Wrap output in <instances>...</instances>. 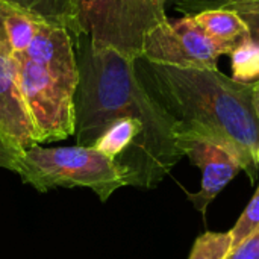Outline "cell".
<instances>
[{"instance_id": "cell-11", "label": "cell", "mask_w": 259, "mask_h": 259, "mask_svg": "<svg viewBox=\"0 0 259 259\" xmlns=\"http://www.w3.org/2000/svg\"><path fill=\"white\" fill-rule=\"evenodd\" d=\"M143 134V124L135 118H118L112 121L93 146L106 156L118 161L123 158Z\"/></svg>"}, {"instance_id": "cell-19", "label": "cell", "mask_w": 259, "mask_h": 259, "mask_svg": "<svg viewBox=\"0 0 259 259\" xmlns=\"http://www.w3.org/2000/svg\"><path fill=\"white\" fill-rule=\"evenodd\" d=\"M252 100H253V108H255V112L259 118V80H256L253 83V88H252Z\"/></svg>"}, {"instance_id": "cell-2", "label": "cell", "mask_w": 259, "mask_h": 259, "mask_svg": "<svg viewBox=\"0 0 259 259\" xmlns=\"http://www.w3.org/2000/svg\"><path fill=\"white\" fill-rule=\"evenodd\" d=\"M137 73L182 135L206 138L240 161L252 181L258 175L259 118L253 108V83H241L219 68L176 67L135 61Z\"/></svg>"}, {"instance_id": "cell-7", "label": "cell", "mask_w": 259, "mask_h": 259, "mask_svg": "<svg viewBox=\"0 0 259 259\" xmlns=\"http://www.w3.org/2000/svg\"><path fill=\"white\" fill-rule=\"evenodd\" d=\"M0 140L15 155L38 144L17 77L12 49L0 14Z\"/></svg>"}, {"instance_id": "cell-12", "label": "cell", "mask_w": 259, "mask_h": 259, "mask_svg": "<svg viewBox=\"0 0 259 259\" xmlns=\"http://www.w3.org/2000/svg\"><path fill=\"white\" fill-rule=\"evenodd\" d=\"M0 14L12 53L24 52L36 33L38 21L2 0H0Z\"/></svg>"}, {"instance_id": "cell-15", "label": "cell", "mask_w": 259, "mask_h": 259, "mask_svg": "<svg viewBox=\"0 0 259 259\" xmlns=\"http://www.w3.org/2000/svg\"><path fill=\"white\" fill-rule=\"evenodd\" d=\"M259 229V185L256 193L253 194L252 200L246 206L244 212L237 220L235 226L229 231L232 237V249H237L244 240H247L250 235H253Z\"/></svg>"}, {"instance_id": "cell-4", "label": "cell", "mask_w": 259, "mask_h": 259, "mask_svg": "<svg viewBox=\"0 0 259 259\" xmlns=\"http://www.w3.org/2000/svg\"><path fill=\"white\" fill-rule=\"evenodd\" d=\"M17 173L41 193L58 187H82L93 190L102 202L127 187V171L121 164L83 146L44 149L36 144L20 156Z\"/></svg>"}, {"instance_id": "cell-9", "label": "cell", "mask_w": 259, "mask_h": 259, "mask_svg": "<svg viewBox=\"0 0 259 259\" xmlns=\"http://www.w3.org/2000/svg\"><path fill=\"white\" fill-rule=\"evenodd\" d=\"M193 18L211 39L226 47L229 53L238 42L250 36L244 20L231 9L205 11L194 15Z\"/></svg>"}, {"instance_id": "cell-17", "label": "cell", "mask_w": 259, "mask_h": 259, "mask_svg": "<svg viewBox=\"0 0 259 259\" xmlns=\"http://www.w3.org/2000/svg\"><path fill=\"white\" fill-rule=\"evenodd\" d=\"M228 259H259V229L234 249Z\"/></svg>"}, {"instance_id": "cell-8", "label": "cell", "mask_w": 259, "mask_h": 259, "mask_svg": "<svg viewBox=\"0 0 259 259\" xmlns=\"http://www.w3.org/2000/svg\"><path fill=\"white\" fill-rule=\"evenodd\" d=\"M179 143L184 156H188L191 164L202 171L200 190L197 193H187V197L199 212L205 214L211 202L243 171V167L234 153L206 138L182 135Z\"/></svg>"}, {"instance_id": "cell-16", "label": "cell", "mask_w": 259, "mask_h": 259, "mask_svg": "<svg viewBox=\"0 0 259 259\" xmlns=\"http://www.w3.org/2000/svg\"><path fill=\"white\" fill-rule=\"evenodd\" d=\"M225 9H231L237 12L244 23L249 27L250 36L259 41V2H250V3H235Z\"/></svg>"}, {"instance_id": "cell-18", "label": "cell", "mask_w": 259, "mask_h": 259, "mask_svg": "<svg viewBox=\"0 0 259 259\" xmlns=\"http://www.w3.org/2000/svg\"><path fill=\"white\" fill-rule=\"evenodd\" d=\"M18 161H20V156L15 155L12 150H9L5 146V143L0 140V167L12 170L17 173L18 171Z\"/></svg>"}, {"instance_id": "cell-5", "label": "cell", "mask_w": 259, "mask_h": 259, "mask_svg": "<svg viewBox=\"0 0 259 259\" xmlns=\"http://www.w3.org/2000/svg\"><path fill=\"white\" fill-rule=\"evenodd\" d=\"M165 18V6L156 0H76L71 38L138 59L147 32Z\"/></svg>"}, {"instance_id": "cell-1", "label": "cell", "mask_w": 259, "mask_h": 259, "mask_svg": "<svg viewBox=\"0 0 259 259\" xmlns=\"http://www.w3.org/2000/svg\"><path fill=\"white\" fill-rule=\"evenodd\" d=\"M74 50L79 67L76 146L93 147L118 118L138 120L143 134L117 162L127 171V185L155 188L184 158L178 126L141 82L137 59L83 36L74 41Z\"/></svg>"}, {"instance_id": "cell-6", "label": "cell", "mask_w": 259, "mask_h": 259, "mask_svg": "<svg viewBox=\"0 0 259 259\" xmlns=\"http://www.w3.org/2000/svg\"><path fill=\"white\" fill-rule=\"evenodd\" d=\"M229 50L211 39L193 17L165 18L152 27L140 58L164 65L217 68L219 58Z\"/></svg>"}, {"instance_id": "cell-14", "label": "cell", "mask_w": 259, "mask_h": 259, "mask_svg": "<svg viewBox=\"0 0 259 259\" xmlns=\"http://www.w3.org/2000/svg\"><path fill=\"white\" fill-rule=\"evenodd\" d=\"M232 249L231 232H205L200 235L188 259H228Z\"/></svg>"}, {"instance_id": "cell-3", "label": "cell", "mask_w": 259, "mask_h": 259, "mask_svg": "<svg viewBox=\"0 0 259 259\" xmlns=\"http://www.w3.org/2000/svg\"><path fill=\"white\" fill-rule=\"evenodd\" d=\"M12 56L38 144L74 135L79 67L70 32L38 21L29 47L21 53H12Z\"/></svg>"}, {"instance_id": "cell-20", "label": "cell", "mask_w": 259, "mask_h": 259, "mask_svg": "<svg viewBox=\"0 0 259 259\" xmlns=\"http://www.w3.org/2000/svg\"><path fill=\"white\" fill-rule=\"evenodd\" d=\"M250 2H259V0H231V5H235V3H250Z\"/></svg>"}, {"instance_id": "cell-13", "label": "cell", "mask_w": 259, "mask_h": 259, "mask_svg": "<svg viewBox=\"0 0 259 259\" xmlns=\"http://www.w3.org/2000/svg\"><path fill=\"white\" fill-rule=\"evenodd\" d=\"M229 55L234 80L241 83H255L259 80V41L247 36Z\"/></svg>"}, {"instance_id": "cell-21", "label": "cell", "mask_w": 259, "mask_h": 259, "mask_svg": "<svg viewBox=\"0 0 259 259\" xmlns=\"http://www.w3.org/2000/svg\"><path fill=\"white\" fill-rule=\"evenodd\" d=\"M156 2H159L161 5H164V6H165V5H167V2H170V0H156Z\"/></svg>"}, {"instance_id": "cell-22", "label": "cell", "mask_w": 259, "mask_h": 259, "mask_svg": "<svg viewBox=\"0 0 259 259\" xmlns=\"http://www.w3.org/2000/svg\"><path fill=\"white\" fill-rule=\"evenodd\" d=\"M256 161H258V164H259V146H258V150H256Z\"/></svg>"}, {"instance_id": "cell-10", "label": "cell", "mask_w": 259, "mask_h": 259, "mask_svg": "<svg viewBox=\"0 0 259 259\" xmlns=\"http://www.w3.org/2000/svg\"><path fill=\"white\" fill-rule=\"evenodd\" d=\"M36 21L64 27L73 33L76 0H2Z\"/></svg>"}]
</instances>
